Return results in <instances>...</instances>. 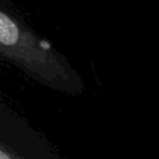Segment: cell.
Here are the masks:
<instances>
[{"mask_svg": "<svg viewBox=\"0 0 159 159\" xmlns=\"http://www.w3.org/2000/svg\"><path fill=\"white\" fill-rule=\"evenodd\" d=\"M0 159H63L50 139L0 96Z\"/></svg>", "mask_w": 159, "mask_h": 159, "instance_id": "obj_2", "label": "cell"}, {"mask_svg": "<svg viewBox=\"0 0 159 159\" xmlns=\"http://www.w3.org/2000/svg\"><path fill=\"white\" fill-rule=\"evenodd\" d=\"M0 62L48 89L67 96L84 92V82L70 60L7 1H0Z\"/></svg>", "mask_w": 159, "mask_h": 159, "instance_id": "obj_1", "label": "cell"}]
</instances>
